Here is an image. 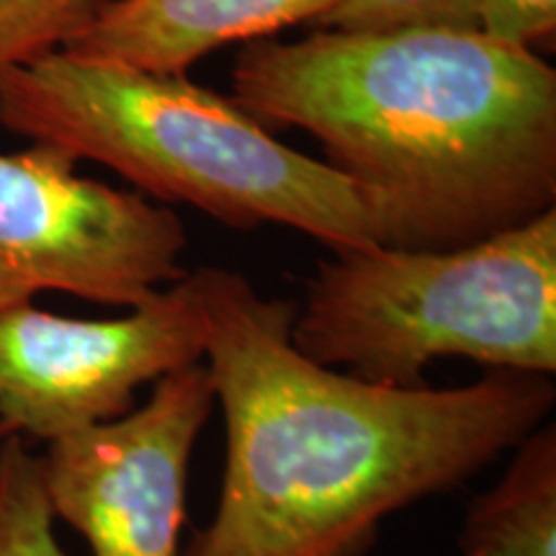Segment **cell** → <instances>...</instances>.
I'll use <instances>...</instances> for the list:
<instances>
[{
	"mask_svg": "<svg viewBox=\"0 0 556 556\" xmlns=\"http://www.w3.org/2000/svg\"><path fill=\"white\" fill-rule=\"evenodd\" d=\"M193 274L227 456L212 520L184 556H364L394 513L469 482L552 417L554 377L374 384L291 343L294 302L232 268Z\"/></svg>",
	"mask_w": 556,
	"mask_h": 556,
	"instance_id": "1",
	"label": "cell"
},
{
	"mask_svg": "<svg viewBox=\"0 0 556 556\" xmlns=\"http://www.w3.org/2000/svg\"><path fill=\"white\" fill-rule=\"evenodd\" d=\"M232 93L261 124L323 142L379 245L462 248L556 206V70L479 29L255 39Z\"/></svg>",
	"mask_w": 556,
	"mask_h": 556,
	"instance_id": "2",
	"label": "cell"
},
{
	"mask_svg": "<svg viewBox=\"0 0 556 556\" xmlns=\"http://www.w3.org/2000/svg\"><path fill=\"white\" fill-rule=\"evenodd\" d=\"M0 127L119 173L139 193L235 229L281 225L330 253L379 245L356 186L291 150L232 99L184 73L65 50L0 67Z\"/></svg>",
	"mask_w": 556,
	"mask_h": 556,
	"instance_id": "3",
	"label": "cell"
},
{
	"mask_svg": "<svg viewBox=\"0 0 556 556\" xmlns=\"http://www.w3.org/2000/svg\"><path fill=\"white\" fill-rule=\"evenodd\" d=\"M291 343L389 387L426 384L438 358L556 374V206L448 250L371 245L319 261Z\"/></svg>",
	"mask_w": 556,
	"mask_h": 556,
	"instance_id": "4",
	"label": "cell"
},
{
	"mask_svg": "<svg viewBox=\"0 0 556 556\" xmlns=\"http://www.w3.org/2000/svg\"><path fill=\"white\" fill-rule=\"evenodd\" d=\"M186 248L170 206L80 176L67 152H0V315L45 291L131 309L186 276Z\"/></svg>",
	"mask_w": 556,
	"mask_h": 556,
	"instance_id": "5",
	"label": "cell"
},
{
	"mask_svg": "<svg viewBox=\"0 0 556 556\" xmlns=\"http://www.w3.org/2000/svg\"><path fill=\"white\" fill-rule=\"evenodd\" d=\"M206 315L186 270L129 315L62 317L31 304L0 315V426L52 443L116 420L139 387L204 361Z\"/></svg>",
	"mask_w": 556,
	"mask_h": 556,
	"instance_id": "6",
	"label": "cell"
},
{
	"mask_svg": "<svg viewBox=\"0 0 556 556\" xmlns=\"http://www.w3.org/2000/svg\"><path fill=\"white\" fill-rule=\"evenodd\" d=\"M214 407L201 361L152 384L127 415L47 443L39 458L54 518L93 556H184L186 484Z\"/></svg>",
	"mask_w": 556,
	"mask_h": 556,
	"instance_id": "7",
	"label": "cell"
},
{
	"mask_svg": "<svg viewBox=\"0 0 556 556\" xmlns=\"http://www.w3.org/2000/svg\"><path fill=\"white\" fill-rule=\"evenodd\" d=\"M338 0H106L65 47L78 58L186 73L227 45L319 24Z\"/></svg>",
	"mask_w": 556,
	"mask_h": 556,
	"instance_id": "8",
	"label": "cell"
},
{
	"mask_svg": "<svg viewBox=\"0 0 556 556\" xmlns=\"http://www.w3.org/2000/svg\"><path fill=\"white\" fill-rule=\"evenodd\" d=\"M500 479L471 500L458 556H556V428L531 430Z\"/></svg>",
	"mask_w": 556,
	"mask_h": 556,
	"instance_id": "9",
	"label": "cell"
},
{
	"mask_svg": "<svg viewBox=\"0 0 556 556\" xmlns=\"http://www.w3.org/2000/svg\"><path fill=\"white\" fill-rule=\"evenodd\" d=\"M41 458L26 438H0V556H67L62 548Z\"/></svg>",
	"mask_w": 556,
	"mask_h": 556,
	"instance_id": "10",
	"label": "cell"
},
{
	"mask_svg": "<svg viewBox=\"0 0 556 556\" xmlns=\"http://www.w3.org/2000/svg\"><path fill=\"white\" fill-rule=\"evenodd\" d=\"M106 0H0V67L60 52Z\"/></svg>",
	"mask_w": 556,
	"mask_h": 556,
	"instance_id": "11",
	"label": "cell"
},
{
	"mask_svg": "<svg viewBox=\"0 0 556 556\" xmlns=\"http://www.w3.org/2000/svg\"><path fill=\"white\" fill-rule=\"evenodd\" d=\"M479 0H338L319 29L392 31L407 26L477 29Z\"/></svg>",
	"mask_w": 556,
	"mask_h": 556,
	"instance_id": "12",
	"label": "cell"
},
{
	"mask_svg": "<svg viewBox=\"0 0 556 556\" xmlns=\"http://www.w3.org/2000/svg\"><path fill=\"white\" fill-rule=\"evenodd\" d=\"M477 29L523 50L536 52V47H552L556 0H479Z\"/></svg>",
	"mask_w": 556,
	"mask_h": 556,
	"instance_id": "13",
	"label": "cell"
},
{
	"mask_svg": "<svg viewBox=\"0 0 556 556\" xmlns=\"http://www.w3.org/2000/svg\"><path fill=\"white\" fill-rule=\"evenodd\" d=\"M5 435V430H3V426H0V438H3Z\"/></svg>",
	"mask_w": 556,
	"mask_h": 556,
	"instance_id": "14",
	"label": "cell"
}]
</instances>
